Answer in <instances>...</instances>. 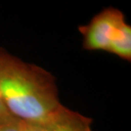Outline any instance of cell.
<instances>
[{
  "mask_svg": "<svg viewBox=\"0 0 131 131\" xmlns=\"http://www.w3.org/2000/svg\"><path fill=\"white\" fill-rule=\"evenodd\" d=\"M0 96L8 112L25 122L42 119L61 103L54 75L2 47Z\"/></svg>",
  "mask_w": 131,
  "mask_h": 131,
  "instance_id": "cell-1",
  "label": "cell"
},
{
  "mask_svg": "<svg viewBox=\"0 0 131 131\" xmlns=\"http://www.w3.org/2000/svg\"><path fill=\"white\" fill-rule=\"evenodd\" d=\"M126 23L125 15L119 9L112 7L103 9L88 24L78 27L82 36L83 49L109 52L111 46Z\"/></svg>",
  "mask_w": 131,
  "mask_h": 131,
  "instance_id": "cell-2",
  "label": "cell"
},
{
  "mask_svg": "<svg viewBox=\"0 0 131 131\" xmlns=\"http://www.w3.org/2000/svg\"><path fill=\"white\" fill-rule=\"evenodd\" d=\"M92 118L61 103L42 119L23 122L24 131H92Z\"/></svg>",
  "mask_w": 131,
  "mask_h": 131,
  "instance_id": "cell-3",
  "label": "cell"
},
{
  "mask_svg": "<svg viewBox=\"0 0 131 131\" xmlns=\"http://www.w3.org/2000/svg\"><path fill=\"white\" fill-rule=\"evenodd\" d=\"M109 53L124 61H131V26L126 23L119 33L116 40L110 48Z\"/></svg>",
  "mask_w": 131,
  "mask_h": 131,
  "instance_id": "cell-4",
  "label": "cell"
},
{
  "mask_svg": "<svg viewBox=\"0 0 131 131\" xmlns=\"http://www.w3.org/2000/svg\"><path fill=\"white\" fill-rule=\"evenodd\" d=\"M0 131H24L23 122L13 116L0 119Z\"/></svg>",
  "mask_w": 131,
  "mask_h": 131,
  "instance_id": "cell-5",
  "label": "cell"
},
{
  "mask_svg": "<svg viewBox=\"0 0 131 131\" xmlns=\"http://www.w3.org/2000/svg\"><path fill=\"white\" fill-rule=\"evenodd\" d=\"M12 116L13 115L8 112L7 108H6L5 103H4L2 99L0 96V119H6V118H8V117H12Z\"/></svg>",
  "mask_w": 131,
  "mask_h": 131,
  "instance_id": "cell-6",
  "label": "cell"
}]
</instances>
